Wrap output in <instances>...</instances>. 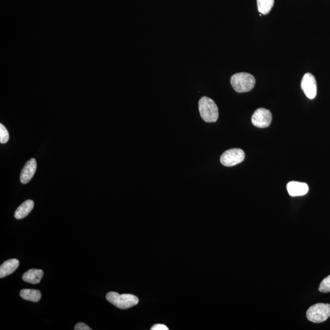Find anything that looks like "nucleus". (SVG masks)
Listing matches in <instances>:
<instances>
[{
	"label": "nucleus",
	"instance_id": "obj_1",
	"mask_svg": "<svg viewBox=\"0 0 330 330\" xmlns=\"http://www.w3.org/2000/svg\"><path fill=\"white\" fill-rule=\"evenodd\" d=\"M231 83L232 88L237 93H247L254 88L256 80L252 75L248 73L240 72L232 75Z\"/></svg>",
	"mask_w": 330,
	"mask_h": 330
},
{
	"label": "nucleus",
	"instance_id": "obj_2",
	"mask_svg": "<svg viewBox=\"0 0 330 330\" xmlns=\"http://www.w3.org/2000/svg\"><path fill=\"white\" fill-rule=\"evenodd\" d=\"M199 111L202 120L206 123H215L218 120L219 113L217 105L212 99L202 97L199 101Z\"/></svg>",
	"mask_w": 330,
	"mask_h": 330
},
{
	"label": "nucleus",
	"instance_id": "obj_3",
	"mask_svg": "<svg viewBox=\"0 0 330 330\" xmlns=\"http://www.w3.org/2000/svg\"><path fill=\"white\" fill-rule=\"evenodd\" d=\"M106 298L108 302L121 310L128 309L139 304L137 297L132 294H120L115 292H108Z\"/></svg>",
	"mask_w": 330,
	"mask_h": 330
},
{
	"label": "nucleus",
	"instance_id": "obj_4",
	"mask_svg": "<svg viewBox=\"0 0 330 330\" xmlns=\"http://www.w3.org/2000/svg\"><path fill=\"white\" fill-rule=\"evenodd\" d=\"M330 316V305L317 304L311 307L307 312V317L313 323H322Z\"/></svg>",
	"mask_w": 330,
	"mask_h": 330
},
{
	"label": "nucleus",
	"instance_id": "obj_5",
	"mask_svg": "<svg viewBox=\"0 0 330 330\" xmlns=\"http://www.w3.org/2000/svg\"><path fill=\"white\" fill-rule=\"evenodd\" d=\"M245 158V153L240 149H232L225 151L220 158L223 166L231 167L242 163Z\"/></svg>",
	"mask_w": 330,
	"mask_h": 330
},
{
	"label": "nucleus",
	"instance_id": "obj_6",
	"mask_svg": "<svg viewBox=\"0 0 330 330\" xmlns=\"http://www.w3.org/2000/svg\"><path fill=\"white\" fill-rule=\"evenodd\" d=\"M272 115L269 110L261 108L256 110L251 118L254 126L259 128H266L272 123Z\"/></svg>",
	"mask_w": 330,
	"mask_h": 330
},
{
	"label": "nucleus",
	"instance_id": "obj_7",
	"mask_svg": "<svg viewBox=\"0 0 330 330\" xmlns=\"http://www.w3.org/2000/svg\"><path fill=\"white\" fill-rule=\"evenodd\" d=\"M301 87L308 99H314L317 95V83L315 76L307 73L302 78Z\"/></svg>",
	"mask_w": 330,
	"mask_h": 330
},
{
	"label": "nucleus",
	"instance_id": "obj_8",
	"mask_svg": "<svg viewBox=\"0 0 330 330\" xmlns=\"http://www.w3.org/2000/svg\"><path fill=\"white\" fill-rule=\"evenodd\" d=\"M37 169V163L35 159H31L27 162L24 166L20 174V182L26 184L34 176Z\"/></svg>",
	"mask_w": 330,
	"mask_h": 330
},
{
	"label": "nucleus",
	"instance_id": "obj_9",
	"mask_svg": "<svg viewBox=\"0 0 330 330\" xmlns=\"http://www.w3.org/2000/svg\"><path fill=\"white\" fill-rule=\"evenodd\" d=\"M287 190L291 196H304L309 191V186L306 183L292 181L287 185Z\"/></svg>",
	"mask_w": 330,
	"mask_h": 330
},
{
	"label": "nucleus",
	"instance_id": "obj_10",
	"mask_svg": "<svg viewBox=\"0 0 330 330\" xmlns=\"http://www.w3.org/2000/svg\"><path fill=\"white\" fill-rule=\"evenodd\" d=\"M19 266V261L16 259H9L5 261L0 267V278H2L12 274Z\"/></svg>",
	"mask_w": 330,
	"mask_h": 330
},
{
	"label": "nucleus",
	"instance_id": "obj_11",
	"mask_svg": "<svg viewBox=\"0 0 330 330\" xmlns=\"http://www.w3.org/2000/svg\"><path fill=\"white\" fill-rule=\"evenodd\" d=\"M44 272L39 269H30L24 273L22 279L25 282L36 285L41 281Z\"/></svg>",
	"mask_w": 330,
	"mask_h": 330
},
{
	"label": "nucleus",
	"instance_id": "obj_12",
	"mask_svg": "<svg viewBox=\"0 0 330 330\" xmlns=\"http://www.w3.org/2000/svg\"><path fill=\"white\" fill-rule=\"evenodd\" d=\"M34 202L32 200H26L25 202H23L17 210H15L14 216L17 220L26 217V216L29 215L34 207Z\"/></svg>",
	"mask_w": 330,
	"mask_h": 330
},
{
	"label": "nucleus",
	"instance_id": "obj_13",
	"mask_svg": "<svg viewBox=\"0 0 330 330\" xmlns=\"http://www.w3.org/2000/svg\"><path fill=\"white\" fill-rule=\"evenodd\" d=\"M20 294L23 299L32 302H38L41 299V292L34 289H23Z\"/></svg>",
	"mask_w": 330,
	"mask_h": 330
},
{
	"label": "nucleus",
	"instance_id": "obj_14",
	"mask_svg": "<svg viewBox=\"0 0 330 330\" xmlns=\"http://www.w3.org/2000/svg\"><path fill=\"white\" fill-rule=\"evenodd\" d=\"M257 5L259 12L262 14L266 15L271 10L274 0H257Z\"/></svg>",
	"mask_w": 330,
	"mask_h": 330
},
{
	"label": "nucleus",
	"instance_id": "obj_15",
	"mask_svg": "<svg viewBox=\"0 0 330 330\" xmlns=\"http://www.w3.org/2000/svg\"><path fill=\"white\" fill-rule=\"evenodd\" d=\"M9 139V134L6 127L2 124H0V143L5 144Z\"/></svg>",
	"mask_w": 330,
	"mask_h": 330
},
{
	"label": "nucleus",
	"instance_id": "obj_16",
	"mask_svg": "<svg viewBox=\"0 0 330 330\" xmlns=\"http://www.w3.org/2000/svg\"><path fill=\"white\" fill-rule=\"evenodd\" d=\"M319 291L323 293L330 292V275L322 281L320 286H319Z\"/></svg>",
	"mask_w": 330,
	"mask_h": 330
},
{
	"label": "nucleus",
	"instance_id": "obj_17",
	"mask_svg": "<svg viewBox=\"0 0 330 330\" xmlns=\"http://www.w3.org/2000/svg\"><path fill=\"white\" fill-rule=\"evenodd\" d=\"M75 330H91L90 327H88L87 325L83 323H78L75 326Z\"/></svg>",
	"mask_w": 330,
	"mask_h": 330
},
{
	"label": "nucleus",
	"instance_id": "obj_18",
	"mask_svg": "<svg viewBox=\"0 0 330 330\" xmlns=\"http://www.w3.org/2000/svg\"><path fill=\"white\" fill-rule=\"evenodd\" d=\"M169 329L165 325L157 324L151 328V330H168Z\"/></svg>",
	"mask_w": 330,
	"mask_h": 330
}]
</instances>
